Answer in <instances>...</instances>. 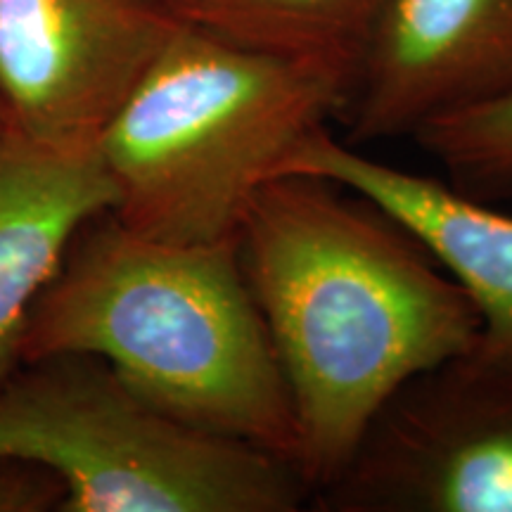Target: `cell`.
Instances as JSON below:
<instances>
[{"label": "cell", "instance_id": "cell-1", "mask_svg": "<svg viewBox=\"0 0 512 512\" xmlns=\"http://www.w3.org/2000/svg\"><path fill=\"white\" fill-rule=\"evenodd\" d=\"M238 254L313 496L401 384L479 344V313L456 278L387 211L328 178L290 171L261 185Z\"/></svg>", "mask_w": 512, "mask_h": 512}, {"label": "cell", "instance_id": "cell-2", "mask_svg": "<svg viewBox=\"0 0 512 512\" xmlns=\"http://www.w3.org/2000/svg\"><path fill=\"white\" fill-rule=\"evenodd\" d=\"M53 354L100 356L162 411L297 465L292 399L238 240L185 245L95 216L19 339V363Z\"/></svg>", "mask_w": 512, "mask_h": 512}, {"label": "cell", "instance_id": "cell-3", "mask_svg": "<svg viewBox=\"0 0 512 512\" xmlns=\"http://www.w3.org/2000/svg\"><path fill=\"white\" fill-rule=\"evenodd\" d=\"M354 69L178 22L98 140L114 219L147 238L238 240L256 190L339 119Z\"/></svg>", "mask_w": 512, "mask_h": 512}, {"label": "cell", "instance_id": "cell-4", "mask_svg": "<svg viewBox=\"0 0 512 512\" xmlns=\"http://www.w3.org/2000/svg\"><path fill=\"white\" fill-rule=\"evenodd\" d=\"M0 458L60 479L57 512H297L299 467L162 411L93 354L22 361L0 382Z\"/></svg>", "mask_w": 512, "mask_h": 512}, {"label": "cell", "instance_id": "cell-5", "mask_svg": "<svg viewBox=\"0 0 512 512\" xmlns=\"http://www.w3.org/2000/svg\"><path fill=\"white\" fill-rule=\"evenodd\" d=\"M313 503L328 512H512V363L475 347L401 384Z\"/></svg>", "mask_w": 512, "mask_h": 512}, {"label": "cell", "instance_id": "cell-6", "mask_svg": "<svg viewBox=\"0 0 512 512\" xmlns=\"http://www.w3.org/2000/svg\"><path fill=\"white\" fill-rule=\"evenodd\" d=\"M174 27L162 0H0V124L95 150Z\"/></svg>", "mask_w": 512, "mask_h": 512}, {"label": "cell", "instance_id": "cell-7", "mask_svg": "<svg viewBox=\"0 0 512 512\" xmlns=\"http://www.w3.org/2000/svg\"><path fill=\"white\" fill-rule=\"evenodd\" d=\"M508 91L512 0H387L339 119L373 143Z\"/></svg>", "mask_w": 512, "mask_h": 512}, {"label": "cell", "instance_id": "cell-8", "mask_svg": "<svg viewBox=\"0 0 512 512\" xmlns=\"http://www.w3.org/2000/svg\"><path fill=\"white\" fill-rule=\"evenodd\" d=\"M290 171L351 188L411 230L475 304L477 347L512 363V216L437 178L366 157L328 126L294 147L280 174Z\"/></svg>", "mask_w": 512, "mask_h": 512}, {"label": "cell", "instance_id": "cell-9", "mask_svg": "<svg viewBox=\"0 0 512 512\" xmlns=\"http://www.w3.org/2000/svg\"><path fill=\"white\" fill-rule=\"evenodd\" d=\"M117 190L95 150H62L0 124V382L19 366L31 306L79 230Z\"/></svg>", "mask_w": 512, "mask_h": 512}, {"label": "cell", "instance_id": "cell-10", "mask_svg": "<svg viewBox=\"0 0 512 512\" xmlns=\"http://www.w3.org/2000/svg\"><path fill=\"white\" fill-rule=\"evenodd\" d=\"M178 22L240 46L356 72L387 0H162Z\"/></svg>", "mask_w": 512, "mask_h": 512}, {"label": "cell", "instance_id": "cell-11", "mask_svg": "<svg viewBox=\"0 0 512 512\" xmlns=\"http://www.w3.org/2000/svg\"><path fill=\"white\" fill-rule=\"evenodd\" d=\"M411 138L465 195L512 190V91L427 121Z\"/></svg>", "mask_w": 512, "mask_h": 512}, {"label": "cell", "instance_id": "cell-12", "mask_svg": "<svg viewBox=\"0 0 512 512\" xmlns=\"http://www.w3.org/2000/svg\"><path fill=\"white\" fill-rule=\"evenodd\" d=\"M62 498L60 479L46 467L0 458V512L60 510Z\"/></svg>", "mask_w": 512, "mask_h": 512}]
</instances>
